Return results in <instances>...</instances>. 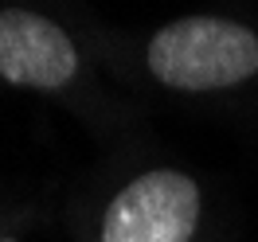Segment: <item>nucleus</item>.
<instances>
[{"mask_svg":"<svg viewBox=\"0 0 258 242\" xmlns=\"http://www.w3.org/2000/svg\"><path fill=\"white\" fill-rule=\"evenodd\" d=\"M149 70L172 90H223L258 70V35L219 16L176 20L153 35Z\"/></svg>","mask_w":258,"mask_h":242,"instance_id":"f257e3e1","label":"nucleus"},{"mask_svg":"<svg viewBox=\"0 0 258 242\" xmlns=\"http://www.w3.org/2000/svg\"><path fill=\"white\" fill-rule=\"evenodd\" d=\"M200 219V192L184 172L157 168L113 195L102 242H188Z\"/></svg>","mask_w":258,"mask_h":242,"instance_id":"f03ea898","label":"nucleus"},{"mask_svg":"<svg viewBox=\"0 0 258 242\" xmlns=\"http://www.w3.org/2000/svg\"><path fill=\"white\" fill-rule=\"evenodd\" d=\"M79 55L59 24L24 8L0 12V78L32 90H59L75 78Z\"/></svg>","mask_w":258,"mask_h":242,"instance_id":"7ed1b4c3","label":"nucleus"},{"mask_svg":"<svg viewBox=\"0 0 258 242\" xmlns=\"http://www.w3.org/2000/svg\"><path fill=\"white\" fill-rule=\"evenodd\" d=\"M4 242H8V238H4Z\"/></svg>","mask_w":258,"mask_h":242,"instance_id":"20e7f679","label":"nucleus"}]
</instances>
